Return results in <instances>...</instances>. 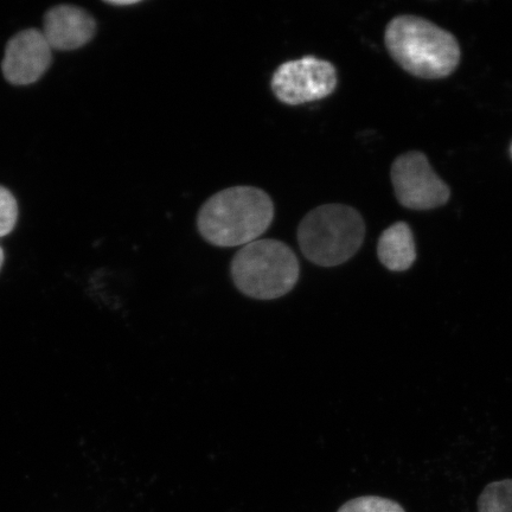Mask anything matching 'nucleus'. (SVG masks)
<instances>
[{"label":"nucleus","instance_id":"f257e3e1","mask_svg":"<svg viewBox=\"0 0 512 512\" xmlns=\"http://www.w3.org/2000/svg\"><path fill=\"white\" fill-rule=\"evenodd\" d=\"M271 197L258 188L234 187L211 196L197 217L198 232L217 247L249 245L270 228Z\"/></svg>","mask_w":512,"mask_h":512},{"label":"nucleus","instance_id":"f03ea898","mask_svg":"<svg viewBox=\"0 0 512 512\" xmlns=\"http://www.w3.org/2000/svg\"><path fill=\"white\" fill-rule=\"evenodd\" d=\"M384 41L393 59L416 78H447L460 61L456 37L424 18H394L388 24Z\"/></svg>","mask_w":512,"mask_h":512},{"label":"nucleus","instance_id":"7ed1b4c3","mask_svg":"<svg viewBox=\"0 0 512 512\" xmlns=\"http://www.w3.org/2000/svg\"><path fill=\"white\" fill-rule=\"evenodd\" d=\"M366 224L354 208L325 204L310 211L298 227V243L305 258L317 266L336 267L363 245Z\"/></svg>","mask_w":512,"mask_h":512},{"label":"nucleus","instance_id":"20e7f679","mask_svg":"<svg viewBox=\"0 0 512 512\" xmlns=\"http://www.w3.org/2000/svg\"><path fill=\"white\" fill-rule=\"evenodd\" d=\"M232 278L247 297L273 300L284 297L297 285L300 266L290 247L273 239L243 246L232 261Z\"/></svg>","mask_w":512,"mask_h":512},{"label":"nucleus","instance_id":"39448f33","mask_svg":"<svg viewBox=\"0 0 512 512\" xmlns=\"http://www.w3.org/2000/svg\"><path fill=\"white\" fill-rule=\"evenodd\" d=\"M337 70L329 61L305 56L281 64L271 81L272 91L283 104L299 106L328 98L337 87Z\"/></svg>","mask_w":512,"mask_h":512},{"label":"nucleus","instance_id":"423d86ee","mask_svg":"<svg viewBox=\"0 0 512 512\" xmlns=\"http://www.w3.org/2000/svg\"><path fill=\"white\" fill-rule=\"evenodd\" d=\"M392 182L398 201L408 209L430 210L450 200V188L421 152H408L395 160Z\"/></svg>","mask_w":512,"mask_h":512},{"label":"nucleus","instance_id":"0eeeda50","mask_svg":"<svg viewBox=\"0 0 512 512\" xmlns=\"http://www.w3.org/2000/svg\"><path fill=\"white\" fill-rule=\"evenodd\" d=\"M51 63V47L42 31L28 29L12 37L3 60L5 79L12 85L25 86L36 82Z\"/></svg>","mask_w":512,"mask_h":512},{"label":"nucleus","instance_id":"6e6552de","mask_svg":"<svg viewBox=\"0 0 512 512\" xmlns=\"http://www.w3.org/2000/svg\"><path fill=\"white\" fill-rule=\"evenodd\" d=\"M96 24L87 11L72 5H60L47 12L43 35L51 49H79L92 40Z\"/></svg>","mask_w":512,"mask_h":512},{"label":"nucleus","instance_id":"1a4fd4ad","mask_svg":"<svg viewBox=\"0 0 512 512\" xmlns=\"http://www.w3.org/2000/svg\"><path fill=\"white\" fill-rule=\"evenodd\" d=\"M377 255L381 264L392 272H405L416 260V248L411 227L396 222L380 236Z\"/></svg>","mask_w":512,"mask_h":512},{"label":"nucleus","instance_id":"9d476101","mask_svg":"<svg viewBox=\"0 0 512 512\" xmlns=\"http://www.w3.org/2000/svg\"><path fill=\"white\" fill-rule=\"evenodd\" d=\"M478 512H512V479L490 483L480 494Z\"/></svg>","mask_w":512,"mask_h":512},{"label":"nucleus","instance_id":"9b49d317","mask_svg":"<svg viewBox=\"0 0 512 512\" xmlns=\"http://www.w3.org/2000/svg\"><path fill=\"white\" fill-rule=\"evenodd\" d=\"M338 512H406L402 505L392 499L379 496H363L342 505Z\"/></svg>","mask_w":512,"mask_h":512},{"label":"nucleus","instance_id":"f8f14e48","mask_svg":"<svg viewBox=\"0 0 512 512\" xmlns=\"http://www.w3.org/2000/svg\"><path fill=\"white\" fill-rule=\"evenodd\" d=\"M18 219L16 198L8 189L0 187V238L14 230Z\"/></svg>","mask_w":512,"mask_h":512},{"label":"nucleus","instance_id":"ddd939ff","mask_svg":"<svg viewBox=\"0 0 512 512\" xmlns=\"http://www.w3.org/2000/svg\"><path fill=\"white\" fill-rule=\"evenodd\" d=\"M138 2H134V0H130V2H118V0H113V2H108V4L117 5V6H127V5H134Z\"/></svg>","mask_w":512,"mask_h":512},{"label":"nucleus","instance_id":"4468645a","mask_svg":"<svg viewBox=\"0 0 512 512\" xmlns=\"http://www.w3.org/2000/svg\"><path fill=\"white\" fill-rule=\"evenodd\" d=\"M4 262V252L2 247H0V268H2Z\"/></svg>","mask_w":512,"mask_h":512},{"label":"nucleus","instance_id":"2eb2a0df","mask_svg":"<svg viewBox=\"0 0 512 512\" xmlns=\"http://www.w3.org/2000/svg\"><path fill=\"white\" fill-rule=\"evenodd\" d=\"M510 155H511V158H512V144H511V147H510Z\"/></svg>","mask_w":512,"mask_h":512}]
</instances>
